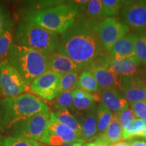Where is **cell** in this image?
Returning <instances> with one entry per match:
<instances>
[{"label":"cell","instance_id":"obj_5","mask_svg":"<svg viewBox=\"0 0 146 146\" xmlns=\"http://www.w3.org/2000/svg\"><path fill=\"white\" fill-rule=\"evenodd\" d=\"M7 60L21 74L28 86L49 70L47 56L15 43L9 51Z\"/></svg>","mask_w":146,"mask_h":146},{"label":"cell","instance_id":"obj_37","mask_svg":"<svg viewBox=\"0 0 146 146\" xmlns=\"http://www.w3.org/2000/svg\"><path fill=\"white\" fill-rule=\"evenodd\" d=\"M83 143H67L60 146H81Z\"/></svg>","mask_w":146,"mask_h":146},{"label":"cell","instance_id":"obj_22","mask_svg":"<svg viewBox=\"0 0 146 146\" xmlns=\"http://www.w3.org/2000/svg\"><path fill=\"white\" fill-rule=\"evenodd\" d=\"M76 89H81L91 94H99L100 89L94 76L90 71L84 68L78 76Z\"/></svg>","mask_w":146,"mask_h":146},{"label":"cell","instance_id":"obj_9","mask_svg":"<svg viewBox=\"0 0 146 146\" xmlns=\"http://www.w3.org/2000/svg\"><path fill=\"white\" fill-rule=\"evenodd\" d=\"M39 142L47 146H60L67 143H85L74 131L50 118L45 133Z\"/></svg>","mask_w":146,"mask_h":146},{"label":"cell","instance_id":"obj_19","mask_svg":"<svg viewBox=\"0 0 146 146\" xmlns=\"http://www.w3.org/2000/svg\"><path fill=\"white\" fill-rule=\"evenodd\" d=\"M112 68L121 76H136L139 68L140 63L136 57L114 59L112 58Z\"/></svg>","mask_w":146,"mask_h":146},{"label":"cell","instance_id":"obj_30","mask_svg":"<svg viewBox=\"0 0 146 146\" xmlns=\"http://www.w3.org/2000/svg\"><path fill=\"white\" fill-rule=\"evenodd\" d=\"M54 100V106L57 110L72 109L74 100L73 91L59 94Z\"/></svg>","mask_w":146,"mask_h":146},{"label":"cell","instance_id":"obj_33","mask_svg":"<svg viewBox=\"0 0 146 146\" xmlns=\"http://www.w3.org/2000/svg\"><path fill=\"white\" fill-rule=\"evenodd\" d=\"M131 110L133 111L136 118L146 119V100L130 104Z\"/></svg>","mask_w":146,"mask_h":146},{"label":"cell","instance_id":"obj_24","mask_svg":"<svg viewBox=\"0 0 146 146\" xmlns=\"http://www.w3.org/2000/svg\"><path fill=\"white\" fill-rule=\"evenodd\" d=\"M96 115L98 136H99L106 130L112 120L113 113L103 104L100 103L96 108Z\"/></svg>","mask_w":146,"mask_h":146},{"label":"cell","instance_id":"obj_38","mask_svg":"<svg viewBox=\"0 0 146 146\" xmlns=\"http://www.w3.org/2000/svg\"><path fill=\"white\" fill-rule=\"evenodd\" d=\"M89 146H105L103 144L100 143V142H98L96 140H94V141L89 142Z\"/></svg>","mask_w":146,"mask_h":146},{"label":"cell","instance_id":"obj_20","mask_svg":"<svg viewBox=\"0 0 146 146\" xmlns=\"http://www.w3.org/2000/svg\"><path fill=\"white\" fill-rule=\"evenodd\" d=\"M14 25L11 20L5 22L3 30L0 34V62L7 60L9 51L13 44Z\"/></svg>","mask_w":146,"mask_h":146},{"label":"cell","instance_id":"obj_40","mask_svg":"<svg viewBox=\"0 0 146 146\" xmlns=\"http://www.w3.org/2000/svg\"><path fill=\"white\" fill-rule=\"evenodd\" d=\"M108 146H115V145H114V144H111V145H110Z\"/></svg>","mask_w":146,"mask_h":146},{"label":"cell","instance_id":"obj_7","mask_svg":"<svg viewBox=\"0 0 146 146\" xmlns=\"http://www.w3.org/2000/svg\"><path fill=\"white\" fill-rule=\"evenodd\" d=\"M112 58L110 52L104 51L90 65L85 67L94 76L100 89L121 90V76L112 68Z\"/></svg>","mask_w":146,"mask_h":146},{"label":"cell","instance_id":"obj_25","mask_svg":"<svg viewBox=\"0 0 146 146\" xmlns=\"http://www.w3.org/2000/svg\"><path fill=\"white\" fill-rule=\"evenodd\" d=\"M100 97H98L97 94H90L89 96L82 98L76 99L74 98L72 104V110L79 112L86 113L96 109V102L99 101Z\"/></svg>","mask_w":146,"mask_h":146},{"label":"cell","instance_id":"obj_1","mask_svg":"<svg viewBox=\"0 0 146 146\" xmlns=\"http://www.w3.org/2000/svg\"><path fill=\"white\" fill-rule=\"evenodd\" d=\"M96 22L78 15L72 26L61 34L58 52L83 68L90 65L104 51L98 35Z\"/></svg>","mask_w":146,"mask_h":146},{"label":"cell","instance_id":"obj_26","mask_svg":"<svg viewBox=\"0 0 146 146\" xmlns=\"http://www.w3.org/2000/svg\"><path fill=\"white\" fill-rule=\"evenodd\" d=\"M86 16L91 21L98 23L106 19L107 16H106L101 0L89 1L86 8Z\"/></svg>","mask_w":146,"mask_h":146},{"label":"cell","instance_id":"obj_41","mask_svg":"<svg viewBox=\"0 0 146 146\" xmlns=\"http://www.w3.org/2000/svg\"><path fill=\"white\" fill-rule=\"evenodd\" d=\"M145 66H146V65H145ZM145 72H146V68H145Z\"/></svg>","mask_w":146,"mask_h":146},{"label":"cell","instance_id":"obj_32","mask_svg":"<svg viewBox=\"0 0 146 146\" xmlns=\"http://www.w3.org/2000/svg\"><path fill=\"white\" fill-rule=\"evenodd\" d=\"M117 116L119 123L121 125L123 129L127 128L135 119H136V116L134 112L131 109L127 108L121 111L119 113L115 114Z\"/></svg>","mask_w":146,"mask_h":146},{"label":"cell","instance_id":"obj_23","mask_svg":"<svg viewBox=\"0 0 146 146\" xmlns=\"http://www.w3.org/2000/svg\"><path fill=\"white\" fill-rule=\"evenodd\" d=\"M146 135V124L143 119L136 118L127 128L123 129L122 140L132 139Z\"/></svg>","mask_w":146,"mask_h":146},{"label":"cell","instance_id":"obj_29","mask_svg":"<svg viewBox=\"0 0 146 146\" xmlns=\"http://www.w3.org/2000/svg\"><path fill=\"white\" fill-rule=\"evenodd\" d=\"M135 52L140 64L146 65V31L138 35Z\"/></svg>","mask_w":146,"mask_h":146},{"label":"cell","instance_id":"obj_8","mask_svg":"<svg viewBox=\"0 0 146 146\" xmlns=\"http://www.w3.org/2000/svg\"><path fill=\"white\" fill-rule=\"evenodd\" d=\"M29 90L21 74L7 60L0 62V94L5 98L21 96Z\"/></svg>","mask_w":146,"mask_h":146},{"label":"cell","instance_id":"obj_35","mask_svg":"<svg viewBox=\"0 0 146 146\" xmlns=\"http://www.w3.org/2000/svg\"><path fill=\"white\" fill-rule=\"evenodd\" d=\"M4 24V15H3L2 9L0 7V34H1V31H2Z\"/></svg>","mask_w":146,"mask_h":146},{"label":"cell","instance_id":"obj_21","mask_svg":"<svg viewBox=\"0 0 146 146\" xmlns=\"http://www.w3.org/2000/svg\"><path fill=\"white\" fill-rule=\"evenodd\" d=\"M50 118L69 127L82 137L81 124L68 109L56 110L55 112H51Z\"/></svg>","mask_w":146,"mask_h":146},{"label":"cell","instance_id":"obj_3","mask_svg":"<svg viewBox=\"0 0 146 146\" xmlns=\"http://www.w3.org/2000/svg\"><path fill=\"white\" fill-rule=\"evenodd\" d=\"M79 10L72 1L55 6L31 10L25 14V21H31L57 34H62L72 26L79 15Z\"/></svg>","mask_w":146,"mask_h":146},{"label":"cell","instance_id":"obj_2","mask_svg":"<svg viewBox=\"0 0 146 146\" xmlns=\"http://www.w3.org/2000/svg\"><path fill=\"white\" fill-rule=\"evenodd\" d=\"M47 108L44 102L31 94L3 98L0 101V129L9 130L16 123Z\"/></svg>","mask_w":146,"mask_h":146},{"label":"cell","instance_id":"obj_34","mask_svg":"<svg viewBox=\"0 0 146 146\" xmlns=\"http://www.w3.org/2000/svg\"><path fill=\"white\" fill-rule=\"evenodd\" d=\"M129 143V146H146V142L142 140H133Z\"/></svg>","mask_w":146,"mask_h":146},{"label":"cell","instance_id":"obj_15","mask_svg":"<svg viewBox=\"0 0 146 146\" xmlns=\"http://www.w3.org/2000/svg\"><path fill=\"white\" fill-rule=\"evenodd\" d=\"M49 70L63 75L72 72H81L82 67L60 53L56 52L47 56Z\"/></svg>","mask_w":146,"mask_h":146},{"label":"cell","instance_id":"obj_31","mask_svg":"<svg viewBox=\"0 0 146 146\" xmlns=\"http://www.w3.org/2000/svg\"><path fill=\"white\" fill-rule=\"evenodd\" d=\"M107 18L116 15L124 5V1L119 0H101Z\"/></svg>","mask_w":146,"mask_h":146},{"label":"cell","instance_id":"obj_39","mask_svg":"<svg viewBox=\"0 0 146 146\" xmlns=\"http://www.w3.org/2000/svg\"><path fill=\"white\" fill-rule=\"evenodd\" d=\"M143 138H144V139H145V141H146V135L145 137H143Z\"/></svg>","mask_w":146,"mask_h":146},{"label":"cell","instance_id":"obj_16","mask_svg":"<svg viewBox=\"0 0 146 146\" xmlns=\"http://www.w3.org/2000/svg\"><path fill=\"white\" fill-rule=\"evenodd\" d=\"M102 103L114 114L129 108V104L119 91L114 89H102L100 93Z\"/></svg>","mask_w":146,"mask_h":146},{"label":"cell","instance_id":"obj_12","mask_svg":"<svg viewBox=\"0 0 146 146\" xmlns=\"http://www.w3.org/2000/svg\"><path fill=\"white\" fill-rule=\"evenodd\" d=\"M123 16L125 25L137 32L146 31V1H124Z\"/></svg>","mask_w":146,"mask_h":146},{"label":"cell","instance_id":"obj_13","mask_svg":"<svg viewBox=\"0 0 146 146\" xmlns=\"http://www.w3.org/2000/svg\"><path fill=\"white\" fill-rule=\"evenodd\" d=\"M121 91L129 103L146 100V80L141 76H121Z\"/></svg>","mask_w":146,"mask_h":146},{"label":"cell","instance_id":"obj_6","mask_svg":"<svg viewBox=\"0 0 146 146\" xmlns=\"http://www.w3.org/2000/svg\"><path fill=\"white\" fill-rule=\"evenodd\" d=\"M50 114L47 108L31 117L18 122L9 129L10 136L39 141L48 127Z\"/></svg>","mask_w":146,"mask_h":146},{"label":"cell","instance_id":"obj_18","mask_svg":"<svg viewBox=\"0 0 146 146\" xmlns=\"http://www.w3.org/2000/svg\"><path fill=\"white\" fill-rule=\"evenodd\" d=\"M81 126L82 139L85 142H91L98 137L96 109L85 113L78 120Z\"/></svg>","mask_w":146,"mask_h":146},{"label":"cell","instance_id":"obj_28","mask_svg":"<svg viewBox=\"0 0 146 146\" xmlns=\"http://www.w3.org/2000/svg\"><path fill=\"white\" fill-rule=\"evenodd\" d=\"M0 146H47L37 141L14 137H0Z\"/></svg>","mask_w":146,"mask_h":146},{"label":"cell","instance_id":"obj_17","mask_svg":"<svg viewBox=\"0 0 146 146\" xmlns=\"http://www.w3.org/2000/svg\"><path fill=\"white\" fill-rule=\"evenodd\" d=\"M123 137V128L119 123L117 116L113 114L110 123L104 131V133L98 136L96 138V141L100 142L105 146H108L109 144H114L122 140Z\"/></svg>","mask_w":146,"mask_h":146},{"label":"cell","instance_id":"obj_27","mask_svg":"<svg viewBox=\"0 0 146 146\" xmlns=\"http://www.w3.org/2000/svg\"><path fill=\"white\" fill-rule=\"evenodd\" d=\"M80 72H72L62 75L60 83L59 94L75 90L77 86Z\"/></svg>","mask_w":146,"mask_h":146},{"label":"cell","instance_id":"obj_11","mask_svg":"<svg viewBox=\"0 0 146 146\" xmlns=\"http://www.w3.org/2000/svg\"><path fill=\"white\" fill-rule=\"evenodd\" d=\"M62 75L48 70L35 78L29 86V91L40 98L52 101L59 94Z\"/></svg>","mask_w":146,"mask_h":146},{"label":"cell","instance_id":"obj_10","mask_svg":"<svg viewBox=\"0 0 146 146\" xmlns=\"http://www.w3.org/2000/svg\"><path fill=\"white\" fill-rule=\"evenodd\" d=\"M96 27L102 46L108 52H111L115 43L128 33L129 29L125 24L112 17L96 22Z\"/></svg>","mask_w":146,"mask_h":146},{"label":"cell","instance_id":"obj_36","mask_svg":"<svg viewBox=\"0 0 146 146\" xmlns=\"http://www.w3.org/2000/svg\"><path fill=\"white\" fill-rule=\"evenodd\" d=\"M114 144L115 146H129V143L126 141H118Z\"/></svg>","mask_w":146,"mask_h":146},{"label":"cell","instance_id":"obj_4","mask_svg":"<svg viewBox=\"0 0 146 146\" xmlns=\"http://www.w3.org/2000/svg\"><path fill=\"white\" fill-rule=\"evenodd\" d=\"M14 39L16 44L32 49L45 56L57 52L60 41L58 34L25 20L18 25Z\"/></svg>","mask_w":146,"mask_h":146},{"label":"cell","instance_id":"obj_14","mask_svg":"<svg viewBox=\"0 0 146 146\" xmlns=\"http://www.w3.org/2000/svg\"><path fill=\"white\" fill-rule=\"evenodd\" d=\"M138 34L128 33L118 39L113 45L110 54L114 59L136 57L135 47Z\"/></svg>","mask_w":146,"mask_h":146}]
</instances>
